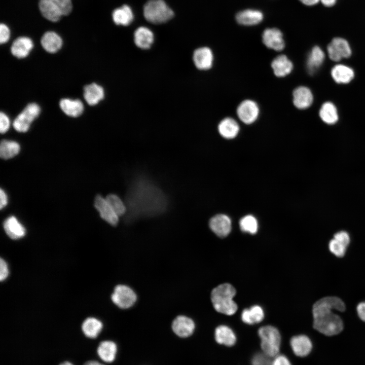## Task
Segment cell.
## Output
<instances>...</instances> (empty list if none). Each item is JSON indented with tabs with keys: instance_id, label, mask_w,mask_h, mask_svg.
<instances>
[{
	"instance_id": "obj_1",
	"label": "cell",
	"mask_w": 365,
	"mask_h": 365,
	"mask_svg": "<svg viewBox=\"0 0 365 365\" xmlns=\"http://www.w3.org/2000/svg\"><path fill=\"white\" fill-rule=\"evenodd\" d=\"M344 301L337 296H327L317 300L312 306L313 328L325 337H334L344 328L343 320L337 312L345 311Z\"/></svg>"
},
{
	"instance_id": "obj_2",
	"label": "cell",
	"mask_w": 365,
	"mask_h": 365,
	"mask_svg": "<svg viewBox=\"0 0 365 365\" xmlns=\"http://www.w3.org/2000/svg\"><path fill=\"white\" fill-rule=\"evenodd\" d=\"M157 189L145 180H139L130 190L128 205L132 213L154 214L161 212L165 205L164 199Z\"/></svg>"
},
{
	"instance_id": "obj_3",
	"label": "cell",
	"mask_w": 365,
	"mask_h": 365,
	"mask_svg": "<svg viewBox=\"0 0 365 365\" xmlns=\"http://www.w3.org/2000/svg\"><path fill=\"white\" fill-rule=\"evenodd\" d=\"M236 294L235 288L229 283L221 284L211 293V300L214 309L228 315L235 314L238 309L233 298Z\"/></svg>"
},
{
	"instance_id": "obj_4",
	"label": "cell",
	"mask_w": 365,
	"mask_h": 365,
	"mask_svg": "<svg viewBox=\"0 0 365 365\" xmlns=\"http://www.w3.org/2000/svg\"><path fill=\"white\" fill-rule=\"evenodd\" d=\"M143 15L149 22L161 24L170 20L174 13L164 0H149L144 5Z\"/></svg>"
},
{
	"instance_id": "obj_5",
	"label": "cell",
	"mask_w": 365,
	"mask_h": 365,
	"mask_svg": "<svg viewBox=\"0 0 365 365\" xmlns=\"http://www.w3.org/2000/svg\"><path fill=\"white\" fill-rule=\"evenodd\" d=\"M39 6L42 15L52 22L68 15L72 8L71 0H40Z\"/></svg>"
},
{
	"instance_id": "obj_6",
	"label": "cell",
	"mask_w": 365,
	"mask_h": 365,
	"mask_svg": "<svg viewBox=\"0 0 365 365\" xmlns=\"http://www.w3.org/2000/svg\"><path fill=\"white\" fill-rule=\"evenodd\" d=\"M258 334L263 352L272 358L279 354L281 336L276 327L271 325L262 326L259 328Z\"/></svg>"
},
{
	"instance_id": "obj_7",
	"label": "cell",
	"mask_w": 365,
	"mask_h": 365,
	"mask_svg": "<svg viewBox=\"0 0 365 365\" xmlns=\"http://www.w3.org/2000/svg\"><path fill=\"white\" fill-rule=\"evenodd\" d=\"M326 50L330 58L336 62L349 58L352 54L349 42L340 36L333 38L327 45Z\"/></svg>"
},
{
	"instance_id": "obj_8",
	"label": "cell",
	"mask_w": 365,
	"mask_h": 365,
	"mask_svg": "<svg viewBox=\"0 0 365 365\" xmlns=\"http://www.w3.org/2000/svg\"><path fill=\"white\" fill-rule=\"evenodd\" d=\"M40 111L36 103L28 104L15 119L13 123L14 128L19 132L28 131L32 122L39 115Z\"/></svg>"
},
{
	"instance_id": "obj_9",
	"label": "cell",
	"mask_w": 365,
	"mask_h": 365,
	"mask_svg": "<svg viewBox=\"0 0 365 365\" xmlns=\"http://www.w3.org/2000/svg\"><path fill=\"white\" fill-rule=\"evenodd\" d=\"M112 302L121 309H128L132 307L137 300V296L130 287L124 285H117L111 295Z\"/></svg>"
},
{
	"instance_id": "obj_10",
	"label": "cell",
	"mask_w": 365,
	"mask_h": 365,
	"mask_svg": "<svg viewBox=\"0 0 365 365\" xmlns=\"http://www.w3.org/2000/svg\"><path fill=\"white\" fill-rule=\"evenodd\" d=\"M236 112L238 117L242 122L245 124H251L258 118L260 108L254 101L246 99L239 104Z\"/></svg>"
},
{
	"instance_id": "obj_11",
	"label": "cell",
	"mask_w": 365,
	"mask_h": 365,
	"mask_svg": "<svg viewBox=\"0 0 365 365\" xmlns=\"http://www.w3.org/2000/svg\"><path fill=\"white\" fill-rule=\"evenodd\" d=\"M262 42L268 48L280 51L285 47L282 32L277 28H267L262 33Z\"/></svg>"
},
{
	"instance_id": "obj_12",
	"label": "cell",
	"mask_w": 365,
	"mask_h": 365,
	"mask_svg": "<svg viewBox=\"0 0 365 365\" xmlns=\"http://www.w3.org/2000/svg\"><path fill=\"white\" fill-rule=\"evenodd\" d=\"M173 332L180 338H187L194 333L195 324L190 317L185 315H179L173 320L171 324Z\"/></svg>"
},
{
	"instance_id": "obj_13",
	"label": "cell",
	"mask_w": 365,
	"mask_h": 365,
	"mask_svg": "<svg viewBox=\"0 0 365 365\" xmlns=\"http://www.w3.org/2000/svg\"><path fill=\"white\" fill-rule=\"evenodd\" d=\"M94 205L102 219L112 226H116L118 224L119 216L105 198L97 195L95 199Z\"/></svg>"
},
{
	"instance_id": "obj_14",
	"label": "cell",
	"mask_w": 365,
	"mask_h": 365,
	"mask_svg": "<svg viewBox=\"0 0 365 365\" xmlns=\"http://www.w3.org/2000/svg\"><path fill=\"white\" fill-rule=\"evenodd\" d=\"M263 12L258 9H246L238 12L235 16L237 22L243 26H253L260 23L264 19Z\"/></svg>"
},
{
	"instance_id": "obj_15",
	"label": "cell",
	"mask_w": 365,
	"mask_h": 365,
	"mask_svg": "<svg viewBox=\"0 0 365 365\" xmlns=\"http://www.w3.org/2000/svg\"><path fill=\"white\" fill-rule=\"evenodd\" d=\"M195 66L200 70L210 69L213 64V54L208 47H202L196 49L193 55Z\"/></svg>"
},
{
	"instance_id": "obj_16",
	"label": "cell",
	"mask_w": 365,
	"mask_h": 365,
	"mask_svg": "<svg viewBox=\"0 0 365 365\" xmlns=\"http://www.w3.org/2000/svg\"><path fill=\"white\" fill-rule=\"evenodd\" d=\"M209 225L211 231L222 238L228 235L231 230V220L225 214H217L212 217Z\"/></svg>"
},
{
	"instance_id": "obj_17",
	"label": "cell",
	"mask_w": 365,
	"mask_h": 365,
	"mask_svg": "<svg viewBox=\"0 0 365 365\" xmlns=\"http://www.w3.org/2000/svg\"><path fill=\"white\" fill-rule=\"evenodd\" d=\"M293 103L298 109L304 110L310 107L313 101V94L306 86H299L293 91Z\"/></svg>"
},
{
	"instance_id": "obj_18",
	"label": "cell",
	"mask_w": 365,
	"mask_h": 365,
	"mask_svg": "<svg viewBox=\"0 0 365 365\" xmlns=\"http://www.w3.org/2000/svg\"><path fill=\"white\" fill-rule=\"evenodd\" d=\"M290 345L295 354L299 357L308 355L312 349L311 340L305 335L294 336L290 339Z\"/></svg>"
},
{
	"instance_id": "obj_19",
	"label": "cell",
	"mask_w": 365,
	"mask_h": 365,
	"mask_svg": "<svg viewBox=\"0 0 365 365\" xmlns=\"http://www.w3.org/2000/svg\"><path fill=\"white\" fill-rule=\"evenodd\" d=\"M325 54L322 49L318 46H314L310 51L306 61V67L308 73L315 74L323 64Z\"/></svg>"
},
{
	"instance_id": "obj_20",
	"label": "cell",
	"mask_w": 365,
	"mask_h": 365,
	"mask_svg": "<svg viewBox=\"0 0 365 365\" xmlns=\"http://www.w3.org/2000/svg\"><path fill=\"white\" fill-rule=\"evenodd\" d=\"M4 229L7 235L14 240L22 238L26 233L24 227L14 216H9L4 221Z\"/></svg>"
},
{
	"instance_id": "obj_21",
	"label": "cell",
	"mask_w": 365,
	"mask_h": 365,
	"mask_svg": "<svg viewBox=\"0 0 365 365\" xmlns=\"http://www.w3.org/2000/svg\"><path fill=\"white\" fill-rule=\"evenodd\" d=\"M33 46V42L30 38L21 36L13 42L11 47V52L14 56L23 58L29 54Z\"/></svg>"
},
{
	"instance_id": "obj_22",
	"label": "cell",
	"mask_w": 365,
	"mask_h": 365,
	"mask_svg": "<svg viewBox=\"0 0 365 365\" xmlns=\"http://www.w3.org/2000/svg\"><path fill=\"white\" fill-rule=\"evenodd\" d=\"M154 40V34L148 27L141 26L134 31V43L140 49L144 50L149 49L153 44Z\"/></svg>"
},
{
	"instance_id": "obj_23",
	"label": "cell",
	"mask_w": 365,
	"mask_h": 365,
	"mask_svg": "<svg viewBox=\"0 0 365 365\" xmlns=\"http://www.w3.org/2000/svg\"><path fill=\"white\" fill-rule=\"evenodd\" d=\"M271 67L276 76L284 77L291 72L293 64L286 55L282 54L277 56L272 60Z\"/></svg>"
},
{
	"instance_id": "obj_24",
	"label": "cell",
	"mask_w": 365,
	"mask_h": 365,
	"mask_svg": "<svg viewBox=\"0 0 365 365\" xmlns=\"http://www.w3.org/2000/svg\"><path fill=\"white\" fill-rule=\"evenodd\" d=\"M331 76L335 82L338 84H348L354 77L352 68L344 64H337L331 69Z\"/></svg>"
},
{
	"instance_id": "obj_25",
	"label": "cell",
	"mask_w": 365,
	"mask_h": 365,
	"mask_svg": "<svg viewBox=\"0 0 365 365\" xmlns=\"http://www.w3.org/2000/svg\"><path fill=\"white\" fill-rule=\"evenodd\" d=\"M239 129V126L237 121L230 117L224 118L218 125L220 134L227 139L235 138L238 134Z\"/></svg>"
},
{
	"instance_id": "obj_26",
	"label": "cell",
	"mask_w": 365,
	"mask_h": 365,
	"mask_svg": "<svg viewBox=\"0 0 365 365\" xmlns=\"http://www.w3.org/2000/svg\"><path fill=\"white\" fill-rule=\"evenodd\" d=\"M104 97L103 88L96 83H92L84 88V97L90 105L97 104Z\"/></svg>"
},
{
	"instance_id": "obj_27",
	"label": "cell",
	"mask_w": 365,
	"mask_h": 365,
	"mask_svg": "<svg viewBox=\"0 0 365 365\" xmlns=\"http://www.w3.org/2000/svg\"><path fill=\"white\" fill-rule=\"evenodd\" d=\"M43 48L49 53H55L61 47L62 40L60 36L53 31H48L44 34L41 39Z\"/></svg>"
},
{
	"instance_id": "obj_28",
	"label": "cell",
	"mask_w": 365,
	"mask_h": 365,
	"mask_svg": "<svg viewBox=\"0 0 365 365\" xmlns=\"http://www.w3.org/2000/svg\"><path fill=\"white\" fill-rule=\"evenodd\" d=\"M97 352L101 360L105 362L110 363L115 359L117 346L113 341H103L99 344Z\"/></svg>"
},
{
	"instance_id": "obj_29",
	"label": "cell",
	"mask_w": 365,
	"mask_h": 365,
	"mask_svg": "<svg viewBox=\"0 0 365 365\" xmlns=\"http://www.w3.org/2000/svg\"><path fill=\"white\" fill-rule=\"evenodd\" d=\"M214 337L215 341L220 344L227 346L234 345L236 341V337L232 330L225 325L217 326L215 330Z\"/></svg>"
},
{
	"instance_id": "obj_30",
	"label": "cell",
	"mask_w": 365,
	"mask_h": 365,
	"mask_svg": "<svg viewBox=\"0 0 365 365\" xmlns=\"http://www.w3.org/2000/svg\"><path fill=\"white\" fill-rule=\"evenodd\" d=\"M59 106L66 115L72 117L80 116L84 111V105L79 99H62L59 102Z\"/></svg>"
},
{
	"instance_id": "obj_31",
	"label": "cell",
	"mask_w": 365,
	"mask_h": 365,
	"mask_svg": "<svg viewBox=\"0 0 365 365\" xmlns=\"http://www.w3.org/2000/svg\"><path fill=\"white\" fill-rule=\"evenodd\" d=\"M112 17L116 24L123 26L129 25L134 19V15L131 8L126 5L114 10Z\"/></svg>"
},
{
	"instance_id": "obj_32",
	"label": "cell",
	"mask_w": 365,
	"mask_h": 365,
	"mask_svg": "<svg viewBox=\"0 0 365 365\" xmlns=\"http://www.w3.org/2000/svg\"><path fill=\"white\" fill-rule=\"evenodd\" d=\"M319 115L322 121L329 125L335 124L339 119L336 106L330 101L325 102L321 105Z\"/></svg>"
},
{
	"instance_id": "obj_33",
	"label": "cell",
	"mask_w": 365,
	"mask_h": 365,
	"mask_svg": "<svg viewBox=\"0 0 365 365\" xmlns=\"http://www.w3.org/2000/svg\"><path fill=\"white\" fill-rule=\"evenodd\" d=\"M103 324L98 319L94 317L86 318L82 324V330L88 338L94 339L101 332Z\"/></svg>"
},
{
	"instance_id": "obj_34",
	"label": "cell",
	"mask_w": 365,
	"mask_h": 365,
	"mask_svg": "<svg viewBox=\"0 0 365 365\" xmlns=\"http://www.w3.org/2000/svg\"><path fill=\"white\" fill-rule=\"evenodd\" d=\"M264 317L263 310L258 305H254L249 309H244L241 314L242 320L248 324L259 323L263 320Z\"/></svg>"
},
{
	"instance_id": "obj_35",
	"label": "cell",
	"mask_w": 365,
	"mask_h": 365,
	"mask_svg": "<svg viewBox=\"0 0 365 365\" xmlns=\"http://www.w3.org/2000/svg\"><path fill=\"white\" fill-rule=\"evenodd\" d=\"M20 147L16 141L3 140L0 145V156L3 159H9L17 155L20 151Z\"/></svg>"
},
{
	"instance_id": "obj_36",
	"label": "cell",
	"mask_w": 365,
	"mask_h": 365,
	"mask_svg": "<svg viewBox=\"0 0 365 365\" xmlns=\"http://www.w3.org/2000/svg\"><path fill=\"white\" fill-rule=\"evenodd\" d=\"M348 247V245L333 237L328 243L330 252L339 258H342L345 256Z\"/></svg>"
},
{
	"instance_id": "obj_37",
	"label": "cell",
	"mask_w": 365,
	"mask_h": 365,
	"mask_svg": "<svg viewBox=\"0 0 365 365\" xmlns=\"http://www.w3.org/2000/svg\"><path fill=\"white\" fill-rule=\"evenodd\" d=\"M105 199L119 216L125 214L126 212L127 207L126 205L117 195L110 194L106 196Z\"/></svg>"
},
{
	"instance_id": "obj_38",
	"label": "cell",
	"mask_w": 365,
	"mask_h": 365,
	"mask_svg": "<svg viewBox=\"0 0 365 365\" xmlns=\"http://www.w3.org/2000/svg\"><path fill=\"white\" fill-rule=\"evenodd\" d=\"M239 225L241 230L244 232L254 234L258 231V222L256 218L251 215L242 217L239 222Z\"/></svg>"
},
{
	"instance_id": "obj_39",
	"label": "cell",
	"mask_w": 365,
	"mask_h": 365,
	"mask_svg": "<svg viewBox=\"0 0 365 365\" xmlns=\"http://www.w3.org/2000/svg\"><path fill=\"white\" fill-rule=\"evenodd\" d=\"M272 357L264 352L256 354L251 360L252 365H271Z\"/></svg>"
},
{
	"instance_id": "obj_40",
	"label": "cell",
	"mask_w": 365,
	"mask_h": 365,
	"mask_svg": "<svg viewBox=\"0 0 365 365\" xmlns=\"http://www.w3.org/2000/svg\"><path fill=\"white\" fill-rule=\"evenodd\" d=\"M10 121L9 117L4 113L0 114V131L1 133H6L9 129Z\"/></svg>"
},
{
	"instance_id": "obj_41",
	"label": "cell",
	"mask_w": 365,
	"mask_h": 365,
	"mask_svg": "<svg viewBox=\"0 0 365 365\" xmlns=\"http://www.w3.org/2000/svg\"><path fill=\"white\" fill-rule=\"evenodd\" d=\"M10 36L9 27L5 24L2 23L0 26V42L4 44L7 42Z\"/></svg>"
},
{
	"instance_id": "obj_42",
	"label": "cell",
	"mask_w": 365,
	"mask_h": 365,
	"mask_svg": "<svg viewBox=\"0 0 365 365\" xmlns=\"http://www.w3.org/2000/svg\"><path fill=\"white\" fill-rule=\"evenodd\" d=\"M9 268L5 260L1 258L0 260V280H5L9 275Z\"/></svg>"
},
{
	"instance_id": "obj_43",
	"label": "cell",
	"mask_w": 365,
	"mask_h": 365,
	"mask_svg": "<svg viewBox=\"0 0 365 365\" xmlns=\"http://www.w3.org/2000/svg\"><path fill=\"white\" fill-rule=\"evenodd\" d=\"M271 365H291V363L285 356L278 354L273 357Z\"/></svg>"
},
{
	"instance_id": "obj_44",
	"label": "cell",
	"mask_w": 365,
	"mask_h": 365,
	"mask_svg": "<svg viewBox=\"0 0 365 365\" xmlns=\"http://www.w3.org/2000/svg\"><path fill=\"white\" fill-rule=\"evenodd\" d=\"M356 311L359 318L365 322V301L360 302L357 304Z\"/></svg>"
},
{
	"instance_id": "obj_45",
	"label": "cell",
	"mask_w": 365,
	"mask_h": 365,
	"mask_svg": "<svg viewBox=\"0 0 365 365\" xmlns=\"http://www.w3.org/2000/svg\"><path fill=\"white\" fill-rule=\"evenodd\" d=\"M306 7H313L320 4V0H298Z\"/></svg>"
},
{
	"instance_id": "obj_46",
	"label": "cell",
	"mask_w": 365,
	"mask_h": 365,
	"mask_svg": "<svg viewBox=\"0 0 365 365\" xmlns=\"http://www.w3.org/2000/svg\"><path fill=\"white\" fill-rule=\"evenodd\" d=\"M339 0H320V4L326 8H332L336 6Z\"/></svg>"
},
{
	"instance_id": "obj_47",
	"label": "cell",
	"mask_w": 365,
	"mask_h": 365,
	"mask_svg": "<svg viewBox=\"0 0 365 365\" xmlns=\"http://www.w3.org/2000/svg\"><path fill=\"white\" fill-rule=\"evenodd\" d=\"M0 198H1L0 208L1 209H2L8 204L7 195L6 193H5V192L2 189H1V191H0Z\"/></svg>"
},
{
	"instance_id": "obj_48",
	"label": "cell",
	"mask_w": 365,
	"mask_h": 365,
	"mask_svg": "<svg viewBox=\"0 0 365 365\" xmlns=\"http://www.w3.org/2000/svg\"><path fill=\"white\" fill-rule=\"evenodd\" d=\"M84 365H103L95 360H90L86 362Z\"/></svg>"
},
{
	"instance_id": "obj_49",
	"label": "cell",
	"mask_w": 365,
	"mask_h": 365,
	"mask_svg": "<svg viewBox=\"0 0 365 365\" xmlns=\"http://www.w3.org/2000/svg\"><path fill=\"white\" fill-rule=\"evenodd\" d=\"M59 365H73L71 362L69 361H64Z\"/></svg>"
}]
</instances>
